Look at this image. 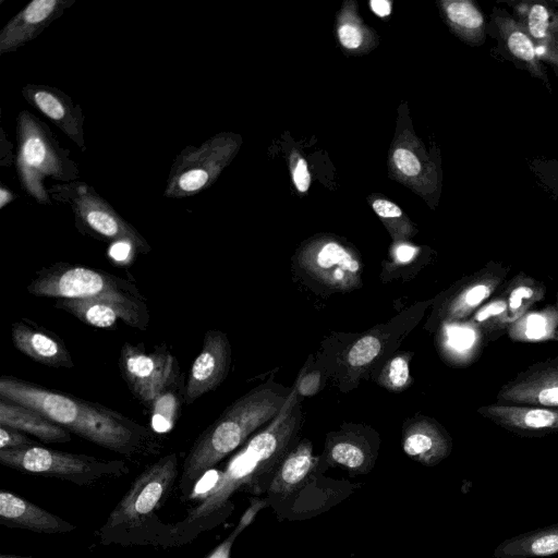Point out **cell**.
Here are the masks:
<instances>
[{"mask_svg": "<svg viewBox=\"0 0 558 558\" xmlns=\"http://www.w3.org/2000/svg\"><path fill=\"white\" fill-rule=\"evenodd\" d=\"M282 411L228 461L185 518L173 523L174 547L223 523L234 510L231 498L235 493L265 495L277 468L293 447L299 426L292 411Z\"/></svg>", "mask_w": 558, "mask_h": 558, "instance_id": "1", "label": "cell"}, {"mask_svg": "<svg viewBox=\"0 0 558 558\" xmlns=\"http://www.w3.org/2000/svg\"><path fill=\"white\" fill-rule=\"evenodd\" d=\"M0 397L31 408L70 433L129 460L154 457L162 450L156 432L99 403L12 376L0 378Z\"/></svg>", "mask_w": 558, "mask_h": 558, "instance_id": "2", "label": "cell"}, {"mask_svg": "<svg viewBox=\"0 0 558 558\" xmlns=\"http://www.w3.org/2000/svg\"><path fill=\"white\" fill-rule=\"evenodd\" d=\"M179 481V457L170 452L148 464L95 532L102 545L174 547L173 523L158 511Z\"/></svg>", "mask_w": 558, "mask_h": 558, "instance_id": "3", "label": "cell"}, {"mask_svg": "<svg viewBox=\"0 0 558 558\" xmlns=\"http://www.w3.org/2000/svg\"><path fill=\"white\" fill-rule=\"evenodd\" d=\"M288 397L269 386H260L238 399L194 441L183 463L178 488L186 498L201 477L248 436L278 416Z\"/></svg>", "mask_w": 558, "mask_h": 558, "instance_id": "4", "label": "cell"}, {"mask_svg": "<svg viewBox=\"0 0 558 558\" xmlns=\"http://www.w3.org/2000/svg\"><path fill=\"white\" fill-rule=\"evenodd\" d=\"M16 140L15 168L22 189L38 204L51 205L45 180L73 182L80 177L77 163L49 126L29 111L17 114Z\"/></svg>", "mask_w": 558, "mask_h": 558, "instance_id": "5", "label": "cell"}, {"mask_svg": "<svg viewBox=\"0 0 558 558\" xmlns=\"http://www.w3.org/2000/svg\"><path fill=\"white\" fill-rule=\"evenodd\" d=\"M26 290L35 296L104 299L148 307L146 298L132 281L88 266L64 262L38 270Z\"/></svg>", "mask_w": 558, "mask_h": 558, "instance_id": "6", "label": "cell"}, {"mask_svg": "<svg viewBox=\"0 0 558 558\" xmlns=\"http://www.w3.org/2000/svg\"><path fill=\"white\" fill-rule=\"evenodd\" d=\"M0 463L21 473L58 478L78 486H90L102 480L120 477L130 471L124 460H105L39 445L0 450Z\"/></svg>", "mask_w": 558, "mask_h": 558, "instance_id": "7", "label": "cell"}, {"mask_svg": "<svg viewBox=\"0 0 558 558\" xmlns=\"http://www.w3.org/2000/svg\"><path fill=\"white\" fill-rule=\"evenodd\" d=\"M50 196L71 208L76 229L111 244H128L134 252L148 254L150 245L97 191L85 182L56 183Z\"/></svg>", "mask_w": 558, "mask_h": 558, "instance_id": "8", "label": "cell"}, {"mask_svg": "<svg viewBox=\"0 0 558 558\" xmlns=\"http://www.w3.org/2000/svg\"><path fill=\"white\" fill-rule=\"evenodd\" d=\"M236 148L238 141L229 133L216 134L199 146H185L173 159L163 195L184 198L204 192L215 183Z\"/></svg>", "mask_w": 558, "mask_h": 558, "instance_id": "9", "label": "cell"}, {"mask_svg": "<svg viewBox=\"0 0 558 558\" xmlns=\"http://www.w3.org/2000/svg\"><path fill=\"white\" fill-rule=\"evenodd\" d=\"M118 364L130 391L147 410L163 393L184 385L178 360L165 344L147 352L143 344L124 343Z\"/></svg>", "mask_w": 558, "mask_h": 558, "instance_id": "10", "label": "cell"}, {"mask_svg": "<svg viewBox=\"0 0 558 558\" xmlns=\"http://www.w3.org/2000/svg\"><path fill=\"white\" fill-rule=\"evenodd\" d=\"M497 403L558 408V356L536 362L502 385Z\"/></svg>", "mask_w": 558, "mask_h": 558, "instance_id": "11", "label": "cell"}, {"mask_svg": "<svg viewBox=\"0 0 558 558\" xmlns=\"http://www.w3.org/2000/svg\"><path fill=\"white\" fill-rule=\"evenodd\" d=\"M231 362V347L226 333L207 330L199 354L193 361L184 388V404L194 403L215 390L227 377Z\"/></svg>", "mask_w": 558, "mask_h": 558, "instance_id": "12", "label": "cell"}, {"mask_svg": "<svg viewBox=\"0 0 558 558\" xmlns=\"http://www.w3.org/2000/svg\"><path fill=\"white\" fill-rule=\"evenodd\" d=\"M360 486L361 484L326 478L317 471L296 495L274 512L278 521L306 520L329 510Z\"/></svg>", "mask_w": 558, "mask_h": 558, "instance_id": "13", "label": "cell"}, {"mask_svg": "<svg viewBox=\"0 0 558 558\" xmlns=\"http://www.w3.org/2000/svg\"><path fill=\"white\" fill-rule=\"evenodd\" d=\"M22 96L73 141L82 151L86 149L84 113L81 106L73 102L68 94L54 86L29 83L22 87Z\"/></svg>", "mask_w": 558, "mask_h": 558, "instance_id": "14", "label": "cell"}, {"mask_svg": "<svg viewBox=\"0 0 558 558\" xmlns=\"http://www.w3.org/2000/svg\"><path fill=\"white\" fill-rule=\"evenodd\" d=\"M75 0H33L0 31V54L10 53L37 38L62 16Z\"/></svg>", "mask_w": 558, "mask_h": 558, "instance_id": "15", "label": "cell"}, {"mask_svg": "<svg viewBox=\"0 0 558 558\" xmlns=\"http://www.w3.org/2000/svg\"><path fill=\"white\" fill-rule=\"evenodd\" d=\"M509 270L508 266L490 262L466 277L447 299L442 308L445 319L457 322L471 316L504 286Z\"/></svg>", "mask_w": 558, "mask_h": 558, "instance_id": "16", "label": "cell"}, {"mask_svg": "<svg viewBox=\"0 0 558 558\" xmlns=\"http://www.w3.org/2000/svg\"><path fill=\"white\" fill-rule=\"evenodd\" d=\"M54 307L73 315L86 325L101 329H111L118 320H122L130 327L146 330L149 323L148 307L104 299H58Z\"/></svg>", "mask_w": 558, "mask_h": 558, "instance_id": "17", "label": "cell"}, {"mask_svg": "<svg viewBox=\"0 0 558 558\" xmlns=\"http://www.w3.org/2000/svg\"><path fill=\"white\" fill-rule=\"evenodd\" d=\"M477 412L484 418L520 436L558 434V408L496 402L481 407Z\"/></svg>", "mask_w": 558, "mask_h": 558, "instance_id": "18", "label": "cell"}, {"mask_svg": "<svg viewBox=\"0 0 558 558\" xmlns=\"http://www.w3.org/2000/svg\"><path fill=\"white\" fill-rule=\"evenodd\" d=\"M319 458L312 452V445L302 441L293 446L277 468L265 493L267 506L272 510L296 495L319 471Z\"/></svg>", "mask_w": 558, "mask_h": 558, "instance_id": "19", "label": "cell"}, {"mask_svg": "<svg viewBox=\"0 0 558 558\" xmlns=\"http://www.w3.org/2000/svg\"><path fill=\"white\" fill-rule=\"evenodd\" d=\"M0 524L40 534H65L77 529L72 522L5 489L0 492Z\"/></svg>", "mask_w": 558, "mask_h": 558, "instance_id": "20", "label": "cell"}, {"mask_svg": "<svg viewBox=\"0 0 558 558\" xmlns=\"http://www.w3.org/2000/svg\"><path fill=\"white\" fill-rule=\"evenodd\" d=\"M11 338L14 347L35 362L57 368L74 366L64 342L46 329L16 322L11 326Z\"/></svg>", "mask_w": 558, "mask_h": 558, "instance_id": "21", "label": "cell"}, {"mask_svg": "<svg viewBox=\"0 0 558 558\" xmlns=\"http://www.w3.org/2000/svg\"><path fill=\"white\" fill-rule=\"evenodd\" d=\"M317 280L338 289H350L360 282L359 260L337 242H327L305 263Z\"/></svg>", "mask_w": 558, "mask_h": 558, "instance_id": "22", "label": "cell"}, {"mask_svg": "<svg viewBox=\"0 0 558 558\" xmlns=\"http://www.w3.org/2000/svg\"><path fill=\"white\" fill-rule=\"evenodd\" d=\"M0 426L29 434L45 444L68 442L72 439L68 429L41 413L1 397Z\"/></svg>", "mask_w": 558, "mask_h": 558, "instance_id": "23", "label": "cell"}, {"mask_svg": "<svg viewBox=\"0 0 558 558\" xmlns=\"http://www.w3.org/2000/svg\"><path fill=\"white\" fill-rule=\"evenodd\" d=\"M451 448L452 442L448 434L429 422L410 426L402 438L404 453L426 466L439 463L448 457Z\"/></svg>", "mask_w": 558, "mask_h": 558, "instance_id": "24", "label": "cell"}, {"mask_svg": "<svg viewBox=\"0 0 558 558\" xmlns=\"http://www.w3.org/2000/svg\"><path fill=\"white\" fill-rule=\"evenodd\" d=\"M376 451L353 438H333L327 446L326 465L338 466L350 476L367 474L373 469Z\"/></svg>", "mask_w": 558, "mask_h": 558, "instance_id": "25", "label": "cell"}, {"mask_svg": "<svg viewBox=\"0 0 558 558\" xmlns=\"http://www.w3.org/2000/svg\"><path fill=\"white\" fill-rule=\"evenodd\" d=\"M500 291L508 302V317L511 325L545 296L546 287L535 278L520 272L506 281Z\"/></svg>", "mask_w": 558, "mask_h": 558, "instance_id": "26", "label": "cell"}, {"mask_svg": "<svg viewBox=\"0 0 558 558\" xmlns=\"http://www.w3.org/2000/svg\"><path fill=\"white\" fill-rule=\"evenodd\" d=\"M558 553V525L542 529L502 543L495 551L499 558L544 557Z\"/></svg>", "mask_w": 558, "mask_h": 558, "instance_id": "27", "label": "cell"}, {"mask_svg": "<svg viewBox=\"0 0 558 558\" xmlns=\"http://www.w3.org/2000/svg\"><path fill=\"white\" fill-rule=\"evenodd\" d=\"M508 333L513 340L522 341L558 339V295L553 304L530 311L511 324Z\"/></svg>", "mask_w": 558, "mask_h": 558, "instance_id": "28", "label": "cell"}, {"mask_svg": "<svg viewBox=\"0 0 558 558\" xmlns=\"http://www.w3.org/2000/svg\"><path fill=\"white\" fill-rule=\"evenodd\" d=\"M469 324L484 342L497 339L509 328L508 302L500 289L471 315Z\"/></svg>", "mask_w": 558, "mask_h": 558, "instance_id": "29", "label": "cell"}, {"mask_svg": "<svg viewBox=\"0 0 558 558\" xmlns=\"http://www.w3.org/2000/svg\"><path fill=\"white\" fill-rule=\"evenodd\" d=\"M498 24L509 51L532 69H537L536 51L531 38L508 17L498 16Z\"/></svg>", "mask_w": 558, "mask_h": 558, "instance_id": "30", "label": "cell"}, {"mask_svg": "<svg viewBox=\"0 0 558 558\" xmlns=\"http://www.w3.org/2000/svg\"><path fill=\"white\" fill-rule=\"evenodd\" d=\"M266 507L268 506L265 497H251L250 506L243 512L238 524L229 533V535L219 545H217L205 558H230L232 546L236 537L254 521L257 513Z\"/></svg>", "mask_w": 558, "mask_h": 558, "instance_id": "31", "label": "cell"}, {"mask_svg": "<svg viewBox=\"0 0 558 558\" xmlns=\"http://www.w3.org/2000/svg\"><path fill=\"white\" fill-rule=\"evenodd\" d=\"M448 20L463 31L478 36L484 27V19L470 1H451L445 5Z\"/></svg>", "mask_w": 558, "mask_h": 558, "instance_id": "32", "label": "cell"}, {"mask_svg": "<svg viewBox=\"0 0 558 558\" xmlns=\"http://www.w3.org/2000/svg\"><path fill=\"white\" fill-rule=\"evenodd\" d=\"M531 169L543 189L558 202V159H534Z\"/></svg>", "mask_w": 558, "mask_h": 558, "instance_id": "33", "label": "cell"}, {"mask_svg": "<svg viewBox=\"0 0 558 558\" xmlns=\"http://www.w3.org/2000/svg\"><path fill=\"white\" fill-rule=\"evenodd\" d=\"M381 343L374 336H365L359 339L348 353V362L351 366L360 367L371 363L380 352Z\"/></svg>", "mask_w": 558, "mask_h": 558, "instance_id": "34", "label": "cell"}, {"mask_svg": "<svg viewBox=\"0 0 558 558\" xmlns=\"http://www.w3.org/2000/svg\"><path fill=\"white\" fill-rule=\"evenodd\" d=\"M527 27L530 35L537 39L543 40L548 35L549 28V12L539 3L533 4L527 14Z\"/></svg>", "mask_w": 558, "mask_h": 558, "instance_id": "35", "label": "cell"}, {"mask_svg": "<svg viewBox=\"0 0 558 558\" xmlns=\"http://www.w3.org/2000/svg\"><path fill=\"white\" fill-rule=\"evenodd\" d=\"M38 445L26 434L11 427L0 426V450H15Z\"/></svg>", "mask_w": 558, "mask_h": 558, "instance_id": "36", "label": "cell"}, {"mask_svg": "<svg viewBox=\"0 0 558 558\" xmlns=\"http://www.w3.org/2000/svg\"><path fill=\"white\" fill-rule=\"evenodd\" d=\"M386 375L390 387L395 389L404 387L410 379L408 361L402 356L392 359L387 367Z\"/></svg>", "mask_w": 558, "mask_h": 558, "instance_id": "37", "label": "cell"}, {"mask_svg": "<svg viewBox=\"0 0 558 558\" xmlns=\"http://www.w3.org/2000/svg\"><path fill=\"white\" fill-rule=\"evenodd\" d=\"M393 161L397 168L408 177H415L421 171V163L417 157L409 149H396L393 153Z\"/></svg>", "mask_w": 558, "mask_h": 558, "instance_id": "38", "label": "cell"}, {"mask_svg": "<svg viewBox=\"0 0 558 558\" xmlns=\"http://www.w3.org/2000/svg\"><path fill=\"white\" fill-rule=\"evenodd\" d=\"M338 35L341 45L347 49L357 48L363 40L360 28L351 24H344L340 26Z\"/></svg>", "mask_w": 558, "mask_h": 558, "instance_id": "39", "label": "cell"}, {"mask_svg": "<svg viewBox=\"0 0 558 558\" xmlns=\"http://www.w3.org/2000/svg\"><path fill=\"white\" fill-rule=\"evenodd\" d=\"M293 181L300 192H306L311 184V174L307 169V163L303 158L298 160L293 170Z\"/></svg>", "mask_w": 558, "mask_h": 558, "instance_id": "40", "label": "cell"}, {"mask_svg": "<svg viewBox=\"0 0 558 558\" xmlns=\"http://www.w3.org/2000/svg\"><path fill=\"white\" fill-rule=\"evenodd\" d=\"M374 211L383 218H398L402 215L401 209L387 199H376L373 203Z\"/></svg>", "mask_w": 558, "mask_h": 558, "instance_id": "41", "label": "cell"}, {"mask_svg": "<svg viewBox=\"0 0 558 558\" xmlns=\"http://www.w3.org/2000/svg\"><path fill=\"white\" fill-rule=\"evenodd\" d=\"M319 387V375L317 373L304 376L299 385L298 390L302 396H312L317 392Z\"/></svg>", "mask_w": 558, "mask_h": 558, "instance_id": "42", "label": "cell"}, {"mask_svg": "<svg viewBox=\"0 0 558 558\" xmlns=\"http://www.w3.org/2000/svg\"><path fill=\"white\" fill-rule=\"evenodd\" d=\"M0 134V161L2 167H10L14 160L13 145L7 138L3 129H1Z\"/></svg>", "mask_w": 558, "mask_h": 558, "instance_id": "43", "label": "cell"}, {"mask_svg": "<svg viewBox=\"0 0 558 558\" xmlns=\"http://www.w3.org/2000/svg\"><path fill=\"white\" fill-rule=\"evenodd\" d=\"M369 4L372 10L379 16H387L391 12L390 2L386 0H372Z\"/></svg>", "mask_w": 558, "mask_h": 558, "instance_id": "44", "label": "cell"}, {"mask_svg": "<svg viewBox=\"0 0 558 558\" xmlns=\"http://www.w3.org/2000/svg\"><path fill=\"white\" fill-rule=\"evenodd\" d=\"M416 250L410 245H400L396 250V257L401 263H407L413 258Z\"/></svg>", "mask_w": 558, "mask_h": 558, "instance_id": "45", "label": "cell"}, {"mask_svg": "<svg viewBox=\"0 0 558 558\" xmlns=\"http://www.w3.org/2000/svg\"><path fill=\"white\" fill-rule=\"evenodd\" d=\"M17 195L4 184L0 187V209H3L7 205L12 203Z\"/></svg>", "mask_w": 558, "mask_h": 558, "instance_id": "46", "label": "cell"}, {"mask_svg": "<svg viewBox=\"0 0 558 558\" xmlns=\"http://www.w3.org/2000/svg\"><path fill=\"white\" fill-rule=\"evenodd\" d=\"M0 558H34V557H22L16 555L1 554Z\"/></svg>", "mask_w": 558, "mask_h": 558, "instance_id": "47", "label": "cell"}]
</instances>
